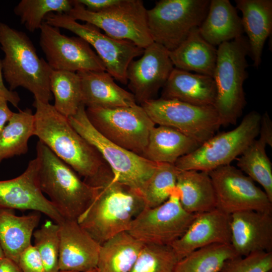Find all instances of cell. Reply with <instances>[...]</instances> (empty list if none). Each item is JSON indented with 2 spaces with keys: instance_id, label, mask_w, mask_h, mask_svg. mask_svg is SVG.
<instances>
[{
  "instance_id": "9a60e30c",
  "label": "cell",
  "mask_w": 272,
  "mask_h": 272,
  "mask_svg": "<svg viewBox=\"0 0 272 272\" xmlns=\"http://www.w3.org/2000/svg\"><path fill=\"white\" fill-rule=\"evenodd\" d=\"M40 30V46L52 70L75 73L106 71L100 57L82 38L64 35L58 28L44 21Z\"/></svg>"
},
{
  "instance_id": "bcb514c9",
  "label": "cell",
  "mask_w": 272,
  "mask_h": 272,
  "mask_svg": "<svg viewBox=\"0 0 272 272\" xmlns=\"http://www.w3.org/2000/svg\"><path fill=\"white\" fill-rule=\"evenodd\" d=\"M58 272H77V271H69V270H59ZM85 272H97V269H95L92 270L85 271Z\"/></svg>"
},
{
  "instance_id": "f6af8a7d",
  "label": "cell",
  "mask_w": 272,
  "mask_h": 272,
  "mask_svg": "<svg viewBox=\"0 0 272 272\" xmlns=\"http://www.w3.org/2000/svg\"><path fill=\"white\" fill-rule=\"evenodd\" d=\"M5 254H4V251H3V249L2 248V247L0 244V259L3 258L4 257H5Z\"/></svg>"
},
{
  "instance_id": "d4e9b609",
  "label": "cell",
  "mask_w": 272,
  "mask_h": 272,
  "mask_svg": "<svg viewBox=\"0 0 272 272\" xmlns=\"http://www.w3.org/2000/svg\"><path fill=\"white\" fill-rule=\"evenodd\" d=\"M168 53L175 68L213 77L217 49L202 38L198 27L193 29L185 40Z\"/></svg>"
},
{
  "instance_id": "9c48e42d",
  "label": "cell",
  "mask_w": 272,
  "mask_h": 272,
  "mask_svg": "<svg viewBox=\"0 0 272 272\" xmlns=\"http://www.w3.org/2000/svg\"><path fill=\"white\" fill-rule=\"evenodd\" d=\"M209 0H160L147 10L149 31L154 42L168 51L178 47L191 31L199 27L209 7Z\"/></svg>"
},
{
  "instance_id": "ac0fdd59",
  "label": "cell",
  "mask_w": 272,
  "mask_h": 272,
  "mask_svg": "<svg viewBox=\"0 0 272 272\" xmlns=\"http://www.w3.org/2000/svg\"><path fill=\"white\" fill-rule=\"evenodd\" d=\"M231 215L218 209L197 214L185 233L171 244L178 260L209 245L230 244Z\"/></svg>"
},
{
  "instance_id": "7bdbcfd3",
  "label": "cell",
  "mask_w": 272,
  "mask_h": 272,
  "mask_svg": "<svg viewBox=\"0 0 272 272\" xmlns=\"http://www.w3.org/2000/svg\"><path fill=\"white\" fill-rule=\"evenodd\" d=\"M8 102L5 98H0V133L14 113L9 108Z\"/></svg>"
},
{
  "instance_id": "83f0119b",
  "label": "cell",
  "mask_w": 272,
  "mask_h": 272,
  "mask_svg": "<svg viewBox=\"0 0 272 272\" xmlns=\"http://www.w3.org/2000/svg\"><path fill=\"white\" fill-rule=\"evenodd\" d=\"M40 213L18 216L14 210L0 209V244L5 256L17 263L21 253L31 244Z\"/></svg>"
},
{
  "instance_id": "5b68a950",
  "label": "cell",
  "mask_w": 272,
  "mask_h": 272,
  "mask_svg": "<svg viewBox=\"0 0 272 272\" xmlns=\"http://www.w3.org/2000/svg\"><path fill=\"white\" fill-rule=\"evenodd\" d=\"M213 78L217 88L214 107L221 125L235 124L246 104L243 83L247 79L250 54L247 38L243 35L218 47Z\"/></svg>"
},
{
  "instance_id": "7c38bea8",
  "label": "cell",
  "mask_w": 272,
  "mask_h": 272,
  "mask_svg": "<svg viewBox=\"0 0 272 272\" xmlns=\"http://www.w3.org/2000/svg\"><path fill=\"white\" fill-rule=\"evenodd\" d=\"M141 106L155 124L174 128L200 145L214 135L221 126L214 106L162 98L146 101Z\"/></svg>"
},
{
  "instance_id": "4fadbf2b",
  "label": "cell",
  "mask_w": 272,
  "mask_h": 272,
  "mask_svg": "<svg viewBox=\"0 0 272 272\" xmlns=\"http://www.w3.org/2000/svg\"><path fill=\"white\" fill-rule=\"evenodd\" d=\"M196 214L182 207L176 188L161 205L144 208L127 231L145 245H171L186 231Z\"/></svg>"
},
{
  "instance_id": "d6a6232c",
  "label": "cell",
  "mask_w": 272,
  "mask_h": 272,
  "mask_svg": "<svg viewBox=\"0 0 272 272\" xmlns=\"http://www.w3.org/2000/svg\"><path fill=\"white\" fill-rule=\"evenodd\" d=\"M236 256L231 244H213L178 260L173 272H219L226 260Z\"/></svg>"
},
{
  "instance_id": "d590c367",
  "label": "cell",
  "mask_w": 272,
  "mask_h": 272,
  "mask_svg": "<svg viewBox=\"0 0 272 272\" xmlns=\"http://www.w3.org/2000/svg\"><path fill=\"white\" fill-rule=\"evenodd\" d=\"M34 246L41 257L44 272H58L59 253V226L46 220L34 231Z\"/></svg>"
},
{
  "instance_id": "cb8c5ba5",
  "label": "cell",
  "mask_w": 272,
  "mask_h": 272,
  "mask_svg": "<svg viewBox=\"0 0 272 272\" xmlns=\"http://www.w3.org/2000/svg\"><path fill=\"white\" fill-rule=\"evenodd\" d=\"M198 30L202 38L214 46L235 39L244 32L241 18L229 0H211Z\"/></svg>"
},
{
  "instance_id": "7a4b0ae2",
  "label": "cell",
  "mask_w": 272,
  "mask_h": 272,
  "mask_svg": "<svg viewBox=\"0 0 272 272\" xmlns=\"http://www.w3.org/2000/svg\"><path fill=\"white\" fill-rule=\"evenodd\" d=\"M94 186L98 187L97 193L77 221L101 245L114 236L127 232L146 206L140 191L119 183L113 176Z\"/></svg>"
},
{
  "instance_id": "e575fe53",
  "label": "cell",
  "mask_w": 272,
  "mask_h": 272,
  "mask_svg": "<svg viewBox=\"0 0 272 272\" xmlns=\"http://www.w3.org/2000/svg\"><path fill=\"white\" fill-rule=\"evenodd\" d=\"M73 6L70 0H22L14 8L22 24L31 32L40 29L49 13L67 14Z\"/></svg>"
},
{
  "instance_id": "44dd1931",
  "label": "cell",
  "mask_w": 272,
  "mask_h": 272,
  "mask_svg": "<svg viewBox=\"0 0 272 272\" xmlns=\"http://www.w3.org/2000/svg\"><path fill=\"white\" fill-rule=\"evenodd\" d=\"M77 73L81 80L82 102L87 108L112 109L138 104L133 94L119 86L106 71Z\"/></svg>"
},
{
  "instance_id": "8fae6325",
  "label": "cell",
  "mask_w": 272,
  "mask_h": 272,
  "mask_svg": "<svg viewBox=\"0 0 272 272\" xmlns=\"http://www.w3.org/2000/svg\"><path fill=\"white\" fill-rule=\"evenodd\" d=\"M44 22L65 29L85 40L95 49L106 71L121 83L127 84L128 66L134 58L142 55L144 49L130 41L110 37L91 24H81L66 14L49 13Z\"/></svg>"
},
{
  "instance_id": "ffe728a7",
  "label": "cell",
  "mask_w": 272,
  "mask_h": 272,
  "mask_svg": "<svg viewBox=\"0 0 272 272\" xmlns=\"http://www.w3.org/2000/svg\"><path fill=\"white\" fill-rule=\"evenodd\" d=\"M231 243L237 256L272 252V213L246 211L231 215Z\"/></svg>"
},
{
  "instance_id": "f1b7e54d",
  "label": "cell",
  "mask_w": 272,
  "mask_h": 272,
  "mask_svg": "<svg viewBox=\"0 0 272 272\" xmlns=\"http://www.w3.org/2000/svg\"><path fill=\"white\" fill-rule=\"evenodd\" d=\"M144 245L127 232L114 236L100 245L97 272H129Z\"/></svg>"
},
{
  "instance_id": "8d00e7d4",
  "label": "cell",
  "mask_w": 272,
  "mask_h": 272,
  "mask_svg": "<svg viewBox=\"0 0 272 272\" xmlns=\"http://www.w3.org/2000/svg\"><path fill=\"white\" fill-rule=\"evenodd\" d=\"M178 261L170 245H144L129 272H173Z\"/></svg>"
},
{
  "instance_id": "8992f818",
  "label": "cell",
  "mask_w": 272,
  "mask_h": 272,
  "mask_svg": "<svg viewBox=\"0 0 272 272\" xmlns=\"http://www.w3.org/2000/svg\"><path fill=\"white\" fill-rule=\"evenodd\" d=\"M85 107L82 104L76 113L68 117L70 123L98 151L116 181L141 192L158 163L127 150L103 136L91 123Z\"/></svg>"
},
{
  "instance_id": "ee69618b",
  "label": "cell",
  "mask_w": 272,
  "mask_h": 272,
  "mask_svg": "<svg viewBox=\"0 0 272 272\" xmlns=\"http://www.w3.org/2000/svg\"><path fill=\"white\" fill-rule=\"evenodd\" d=\"M0 272L22 271L18 263L5 256L0 259Z\"/></svg>"
},
{
  "instance_id": "484cf974",
  "label": "cell",
  "mask_w": 272,
  "mask_h": 272,
  "mask_svg": "<svg viewBox=\"0 0 272 272\" xmlns=\"http://www.w3.org/2000/svg\"><path fill=\"white\" fill-rule=\"evenodd\" d=\"M176 189L182 207L188 213L197 214L216 209L215 192L209 173L179 170Z\"/></svg>"
},
{
  "instance_id": "ba28073f",
  "label": "cell",
  "mask_w": 272,
  "mask_h": 272,
  "mask_svg": "<svg viewBox=\"0 0 272 272\" xmlns=\"http://www.w3.org/2000/svg\"><path fill=\"white\" fill-rule=\"evenodd\" d=\"M67 15L104 31L113 38L130 41L145 49L153 43L147 24V10L142 0H119L98 12L88 10L76 0Z\"/></svg>"
},
{
  "instance_id": "3957f363",
  "label": "cell",
  "mask_w": 272,
  "mask_h": 272,
  "mask_svg": "<svg viewBox=\"0 0 272 272\" xmlns=\"http://www.w3.org/2000/svg\"><path fill=\"white\" fill-rule=\"evenodd\" d=\"M37 176L41 191L64 219L76 220L95 198L98 187L80 178L67 164L40 141L36 145Z\"/></svg>"
},
{
  "instance_id": "f35d334b",
  "label": "cell",
  "mask_w": 272,
  "mask_h": 272,
  "mask_svg": "<svg viewBox=\"0 0 272 272\" xmlns=\"http://www.w3.org/2000/svg\"><path fill=\"white\" fill-rule=\"evenodd\" d=\"M18 264L22 272H44L40 255L31 244L21 253Z\"/></svg>"
},
{
  "instance_id": "277c9868",
  "label": "cell",
  "mask_w": 272,
  "mask_h": 272,
  "mask_svg": "<svg viewBox=\"0 0 272 272\" xmlns=\"http://www.w3.org/2000/svg\"><path fill=\"white\" fill-rule=\"evenodd\" d=\"M0 44L5 54L2 60L3 77L13 91L18 87L28 90L34 100L49 103L52 95L49 85L52 70L40 58L26 34L0 23Z\"/></svg>"
},
{
  "instance_id": "6da1fadb",
  "label": "cell",
  "mask_w": 272,
  "mask_h": 272,
  "mask_svg": "<svg viewBox=\"0 0 272 272\" xmlns=\"http://www.w3.org/2000/svg\"><path fill=\"white\" fill-rule=\"evenodd\" d=\"M34 135L90 182L112 172L98 151L50 103L34 100Z\"/></svg>"
},
{
  "instance_id": "7402d4cb",
  "label": "cell",
  "mask_w": 272,
  "mask_h": 272,
  "mask_svg": "<svg viewBox=\"0 0 272 272\" xmlns=\"http://www.w3.org/2000/svg\"><path fill=\"white\" fill-rule=\"evenodd\" d=\"M217 88L213 77L175 68L163 87L161 98L200 106H214Z\"/></svg>"
},
{
  "instance_id": "b9f144b4",
  "label": "cell",
  "mask_w": 272,
  "mask_h": 272,
  "mask_svg": "<svg viewBox=\"0 0 272 272\" xmlns=\"http://www.w3.org/2000/svg\"><path fill=\"white\" fill-rule=\"evenodd\" d=\"M0 98H5L14 107L18 108L20 98L18 94L8 89L5 86L3 81V74L2 60H0Z\"/></svg>"
},
{
  "instance_id": "2e32d148",
  "label": "cell",
  "mask_w": 272,
  "mask_h": 272,
  "mask_svg": "<svg viewBox=\"0 0 272 272\" xmlns=\"http://www.w3.org/2000/svg\"><path fill=\"white\" fill-rule=\"evenodd\" d=\"M174 69L168 51L161 45L153 42L144 49L141 58L133 60L126 72L128 87L137 103L154 99Z\"/></svg>"
},
{
  "instance_id": "f546056e",
  "label": "cell",
  "mask_w": 272,
  "mask_h": 272,
  "mask_svg": "<svg viewBox=\"0 0 272 272\" xmlns=\"http://www.w3.org/2000/svg\"><path fill=\"white\" fill-rule=\"evenodd\" d=\"M34 130V115L31 109L14 112L0 133V164L4 159L27 153Z\"/></svg>"
},
{
  "instance_id": "52a82bcc",
  "label": "cell",
  "mask_w": 272,
  "mask_h": 272,
  "mask_svg": "<svg viewBox=\"0 0 272 272\" xmlns=\"http://www.w3.org/2000/svg\"><path fill=\"white\" fill-rule=\"evenodd\" d=\"M261 116L255 111L248 113L236 128L213 135L174 165L179 170L207 173L230 165L258 135Z\"/></svg>"
},
{
  "instance_id": "e0dca14e",
  "label": "cell",
  "mask_w": 272,
  "mask_h": 272,
  "mask_svg": "<svg viewBox=\"0 0 272 272\" xmlns=\"http://www.w3.org/2000/svg\"><path fill=\"white\" fill-rule=\"evenodd\" d=\"M38 161H30L20 175L0 181V209L33 210L59 224L64 219L41 191L38 184Z\"/></svg>"
},
{
  "instance_id": "4316f807",
  "label": "cell",
  "mask_w": 272,
  "mask_h": 272,
  "mask_svg": "<svg viewBox=\"0 0 272 272\" xmlns=\"http://www.w3.org/2000/svg\"><path fill=\"white\" fill-rule=\"evenodd\" d=\"M200 145L179 130L169 126L154 127L142 156L158 163L175 164L177 160Z\"/></svg>"
},
{
  "instance_id": "7dc6e473",
  "label": "cell",
  "mask_w": 272,
  "mask_h": 272,
  "mask_svg": "<svg viewBox=\"0 0 272 272\" xmlns=\"http://www.w3.org/2000/svg\"><path fill=\"white\" fill-rule=\"evenodd\" d=\"M270 272H271V271H270Z\"/></svg>"
},
{
  "instance_id": "4dcf8cb0",
  "label": "cell",
  "mask_w": 272,
  "mask_h": 272,
  "mask_svg": "<svg viewBox=\"0 0 272 272\" xmlns=\"http://www.w3.org/2000/svg\"><path fill=\"white\" fill-rule=\"evenodd\" d=\"M49 85L54 98V108L67 117L75 114L82 104L81 84L78 74L52 70Z\"/></svg>"
},
{
  "instance_id": "60d3db41",
  "label": "cell",
  "mask_w": 272,
  "mask_h": 272,
  "mask_svg": "<svg viewBox=\"0 0 272 272\" xmlns=\"http://www.w3.org/2000/svg\"><path fill=\"white\" fill-rule=\"evenodd\" d=\"M258 135L267 145L272 147V123L266 112L261 116Z\"/></svg>"
},
{
  "instance_id": "1f68e13d",
  "label": "cell",
  "mask_w": 272,
  "mask_h": 272,
  "mask_svg": "<svg viewBox=\"0 0 272 272\" xmlns=\"http://www.w3.org/2000/svg\"><path fill=\"white\" fill-rule=\"evenodd\" d=\"M266 146L261 139L254 140L238 159L237 166L262 187L272 201V165L266 153Z\"/></svg>"
},
{
  "instance_id": "5bb4252c",
  "label": "cell",
  "mask_w": 272,
  "mask_h": 272,
  "mask_svg": "<svg viewBox=\"0 0 272 272\" xmlns=\"http://www.w3.org/2000/svg\"><path fill=\"white\" fill-rule=\"evenodd\" d=\"M214 186L216 209L231 215L254 211L272 213V201L250 177L230 165L209 173Z\"/></svg>"
},
{
  "instance_id": "d6986e66",
  "label": "cell",
  "mask_w": 272,
  "mask_h": 272,
  "mask_svg": "<svg viewBox=\"0 0 272 272\" xmlns=\"http://www.w3.org/2000/svg\"><path fill=\"white\" fill-rule=\"evenodd\" d=\"M59 226V270L85 272L96 269L100 245L76 220Z\"/></svg>"
},
{
  "instance_id": "74e56055",
  "label": "cell",
  "mask_w": 272,
  "mask_h": 272,
  "mask_svg": "<svg viewBox=\"0 0 272 272\" xmlns=\"http://www.w3.org/2000/svg\"><path fill=\"white\" fill-rule=\"evenodd\" d=\"M272 252L256 251L226 260L219 272H270Z\"/></svg>"
},
{
  "instance_id": "ab89813d",
  "label": "cell",
  "mask_w": 272,
  "mask_h": 272,
  "mask_svg": "<svg viewBox=\"0 0 272 272\" xmlns=\"http://www.w3.org/2000/svg\"><path fill=\"white\" fill-rule=\"evenodd\" d=\"M88 10L98 12L105 10L116 4L119 0H76Z\"/></svg>"
},
{
  "instance_id": "30bf717a",
  "label": "cell",
  "mask_w": 272,
  "mask_h": 272,
  "mask_svg": "<svg viewBox=\"0 0 272 272\" xmlns=\"http://www.w3.org/2000/svg\"><path fill=\"white\" fill-rule=\"evenodd\" d=\"M86 112L91 123L103 136L142 156L155 124L141 105L112 109L87 108Z\"/></svg>"
},
{
  "instance_id": "836d02e7",
  "label": "cell",
  "mask_w": 272,
  "mask_h": 272,
  "mask_svg": "<svg viewBox=\"0 0 272 272\" xmlns=\"http://www.w3.org/2000/svg\"><path fill=\"white\" fill-rule=\"evenodd\" d=\"M178 172L174 164L158 163L141 191L146 208L156 207L169 198L175 190Z\"/></svg>"
},
{
  "instance_id": "603a6c76",
  "label": "cell",
  "mask_w": 272,
  "mask_h": 272,
  "mask_svg": "<svg viewBox=\"0 0 272 272\" xmlns=\"http://www.w3.org/2000/svg\"><path fill=\"white\" fill-rule=\"evenodd\" d=\"M241 11L243 31L247 36L253 65L258 69L265 41L272 30L271 0H236Z\"/></svg>"
}]
</instances>
